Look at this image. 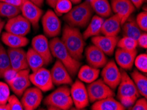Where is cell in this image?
<instances>
[{
	"mask_svg": "<svg viewBox=\"0 0 147 110\" xmlns=\"http://www.w3.org/2000/svg\"><path fill=\"white\" fill-rule=\"evenodd\" d=\"M61 40L73 58L78 61L82 59L85 41L79 28L65 24L62 30Z\"/></svg>",
	"mask_w": 147,
	"mask_h": 110,
	"instance_id": "cell-1",
	"label": "cell"
},
{
	"mask_svg": "<svg viewBox=\"0 0 147 110\" xmlns=\"http://www.w3.org/2000/svg\"><path fill=\"white\" fill-rule=\"evenodd\" d=\"M49 44L53 57L56 58L65 67L71 77H75L81 66L80 61L75 59L71 55L59 38H53L49 42Z\"/></svg>",
	"mask_w": 147,
	"mask_h": 110,
	"instance_id": "cell-2",
	"label": "cell"
},
{
	"mask_svg": "<svg viewBox=\"0 0 147 110\" xmlns=\"http://www.w3.org/2000/svg\"><path fill=\"white\" fill-rule=\"evenodd\" d=\"M121 80L118 85L117 100L125 107L129 108L139 98L140 94L134 82L126 71L121 69Z\"/></svg>",
	"mask_w": 147,
	"mask_h": 110,
	"instance_id": "cell-3",
	"label": "cell"
},
{
	"mask_svg": "<svg viewBox=\"0 0 147 110\" xmlns=\"http://www.w3.org/2000/svg\"><path fill=\"white\" fill-rule=\"evenodd\" d=\"M94 11L88 0L77 4L64 15L63 19L69 26L79 28H85L92 17Z\"/></svg>",
	"mask_w": 147,
	"mask_h": 110,
	"instance_id": "cell-4",
	"label": "cell"
},
{
	"mask_svg": "<svg viewBox=\"0 0 147 110\" xmlns=\"http://www.w3.org/2000/svg\"><path fill=\"white\" fill-rule=\"evenodd\" d=\"M44 105L48 109L67 110L72 107L73 103L70 88L67 85H61L45 98Z\"/></svg>",
	"mask_w": 147,
	"mask_h": 110,
	"instance_id": "cell-5",
	"label": "cell"
},
{
	"mask_svg": "<svg viewBox=\"0 0 147 110\" xmlns=\"http://www.w3.org/2000/svg\"><path fill=\"white\" fill-rule=\"evenodd\" d=\"M90 102L104 99L108 97H114L115 92L113 90L108 86L102 78L96 79L94 82L88 84L86 87Z\"/></svg>",
	"mask_w": 147,
	"mask_h": 110,
	"instance_id": "cell-6",
	"label": "cell"
},
{
	"mask_svg": "<svg viewBox=\"0 0 147 110\" xmlns=\"http://www.w3.org/2000/svg\"><path fill=\"white\" fill-rule=\"evenodd\" d=\"M42 24L46 36L55 38L61 34V22L52 10H48L42 16Z\"/></svg>",
	"mask_w": 147,
	"mask_h": 110,
	"instance_id": "cell-7",
	"label": "cell"
},
{
	"mask_svg": "<svg viewBox=\"0 0 147 110\" xmlns=\"http://www.w3.org/2000/svg\"><path fill=\"white\" fill-rule=\"evenodd\" d=\"M70 93L73 105H75L76 109H82L88 106L90 101L87 89L83 82L77 80L72 83L70 88Z\"/></svg>",
	"mask_w": 147,
	"mask_h": 110,
	"instance_id": "cell-8",
	"label": "cell"
},
{
	"mask_svg": "<svg viewBox=\"0 0 147 110\" xmlns=\"http://www.w3.org/2000/svg\"><path fill=\"white\" fill-rule=\"evenodd\" d=\"M101 72L102 79L112 90L116 89L121 80V71L117 66L116 63L110 60L103 67Z\"/></svg>",
	"mask_w": 147,
	"mask_h": 110,
	"instance_id": "cell-9",
	"label": "cell"
},
{
	"mask_svg": "<svg viewBox=\"0 0 147 110\" xmlns=\"http://www.w3.org/2000/svg\"><path fill=\"white\" fill-rule=\"evenodd\" d=\"M29 77L31 83L42 92L50 91L54 87L50 71L44 67L32 72Z\"/></svg>",
	"mask_w": 147,
	"mask_h": 110,
	"instance_id": "cell-10",
	"label": "cell"
},
{
	"mask_svg": "<svg viewBox=\"0 0 147 110\" xmlns=\"http://www.w3.org/2000/svg\"><path fill=\"white\" fill-rule=\"evenodd\" d=\"M4 28L6 32L25 36L30 32L31 24L23 15H19L9 19Z\"/></svg>",
	"mask_w": 147,
	"mask_h": 110,
	"instance_id": "cell-11",
	"label": "cell"
},
{
	"mask_svg": "<svg viewBox=\"0 0 147 110\" xmlns=\"http://www.w3.org/2000/svg\"><path fill=\"white\" fill-rule=\"evenodd\" d=\"M43 100L42 91L37 87L28 88L22 95L21 103L24 109L34 110L39 107Z\"/></svg>",
	"mask_w": 147,
	"mask_h": 110,
	"instance_id": "cell-12",
	"label": "cell"
},
{
	"mask_svg": "<svg viewBox=\"0 0 147 110\" xmlns=\"http://www.w3.org/2000/svg\"><path fill=\"white\" fill-rule=\"evenodd\" d=\"M20 8L22 15L30 22L31 25L34 28L38 27L39 21L43 15V11L41 8L32 2L26 0H23Z\"/></svg>",
	"mask_w": 147,
	"mask_h": 110,
	"instance_id": "cell-13",
	"label": "cell"
},
{
	"mask_svg": "<svg viewBox=\"0 0 147 110\" xmlns=\"http://www.w3.org/2000/svg\"><path fill=\"white\" fill-rule=\"evenodd\" d=\"M30 69H26L17 72L16 77L9 84L15 95L21 97L24 92L30 86Z\"/></svg>",
	"mask_w": 147,
	"mask_h": 110,
	"instance_id": "cell-14",
	"label": "cell"
},
{
	"mask_svg": "<svg viewBox=\"0 0 147 110\" xmlns=\"http://www.w3.org/2000/svg\"><path fill=\"white\" fill-rule=\"evenodd\" d=\"M32 48L42 57L45 65H48L52 63L53 56L50 51L49 42L46 36L39 34L35 36L32 40Z\"/></svg>",
	"mask_w": 147,
	"mask_h": 110,
	"instance_id": "cell-15",
	"label": "cell"
},
{
	"mask_svg": "<svg viewBox=\"0 0 147 110\" xmlns=\"http://www.w3.org/2000/svg\"><path fill=\"white\" fill-rule=\"evenodd\" d=\"M84 55L88 65L94 68H102L108 62L106 55L94 44L86 48Z\"/></svg>",
	"mask_w": 147,
	"mask_h": 110,
	"instance_id": "cell-16",
	"label": "cell"
},
{
	"mask_svg": "<svg viewBox=\"0 0 147 110\" xmlns=\"http://www.w3.org/2000/svg\"><path fill=\"white\" fill-rule=\"evenodd\" d=\"M53 84L56 86L61 85H71L73 83L72 77L69 73L65 67L57 60L53 65L50 71Z\"/></svg>",
	"mask_w": 147,
	"mask_h": 110,
	"instance_id": "cell-17",
	"label": "cell"
},
{
	"mask_svg": "<svg viewBox=\"0 0 147 110\" xmlns=\"http://www.w3.org/2000/svg\"><path fill=\"white\" fill-rule=\"evenodd\" d=\"M110 5L112 11L119 17L121 25L136 9L130 0H112Z\"/></svg>",
	"mask_w": 147,
	"mask_h": 110,
	"instance_id": "cell-18",
	"label": "cell"
},
{
	"mask_svg": "<svg viewBox=\"0 0 147 110\" xmlns=\"http://www.w3.org/2000/svg\"><path fill=\"white\" fill-rule=\"evenodd\" d=\"M119 39L118 36L98 35L92 37V42L106 55L111 56L114 53Z\"/></svg>",
	"mask_w": 147,
	"mask_h": 110,
	"instance_id": "cell-19",
	"label": "cell"
},
{
	"mask_svg": "<svg viewBox=\"0 0 147 110\" xmlns=\"http://www.w3.org/2000/svg\"><path fill=\"white\" fill-rule=\"evenodd\" d=\"M137 55V50L128 51L118 48L115 51V59L121 69L125 71H130L133 68Z\"/></svg>",
	"mask_w": 147,
	"mask_h": 110,
	"instance_id": "cell-20",
	"label": "cell"
},
{
	"mask_svg": "<svg viewBox=\"0 0 147 110\" xmlns=\"http://www.w3.org/2000/svg\"><path fill=\"white\" fill-rule=\"evenodd\" d=\"M121 19L117 15H110L104 20L101 28V34L108 36H117L121 30Z\"/></svg>",
	"mask_w": 147,
	"mask_h": 110,
	"instance_id": "cell-21",
	"label": "cell"
},
{
	"mask_svg": "<svg viewBox=\"0 0 147 110\" xmlns=\"http://www.w3.org/2000/svg\"><path fill=\"white\" fill-rule=\"evenodd\" d=\"M125 109L119 101L112 96L94 102L91 106L92 110H125Z\"/></svg>",
	"mask_w": 147,
	"mask_h": 110,
	"instance_id": "cell-22",
	"label": "cell"
},
{
	"mask_svg": "<svg viewBox=\"0 0 147 110\" xmlns=\"http://www.w3.org/2000/svg\"><path fill=\"white\" fill-rule=\"evenodd\" d=\"M104 21V18L98 15H96L92 16L88 25L86 26L87 27L82 34V36L84 40L88 39L90 37L98 36L101 34V28Z\"/></svg>",
	"mask_w": 147,
	"mask_h": 110,
	"instance_id": "cell-23",
	"label": "cell"
},
{
	"mask_svg": "<svg viewBox=\"0 0 147 110\" xmlns=\"http://www.w3.org/2000/svg\"><path fill=\"white\" fill-rule=\"evenodd\" d=\"M2 42L9 48H23L28 44V39L23 36L5 32L1 35Z\"/></svg>",
	"mask_w": 147,
	"mask_h": 110,
	"instance_id": "cell-24",
	"label": "cell"
},
{
	"mask_svg": "<svg viewBox=\"0 0 147 110\" xmlns=\"http://www.w3.org/2000/svg\"><path fill=\"white\" fill-rule=\"evenodd\" d=\"M100 71L99 69L94 68L88 65H82L80 67L77 73L79 80L83 82L90 83L98 79L100 75Z\"/></svg>",
	"mask_w": 147,
	"mask_h": 110,
	"instance_id": "cell-25",
	"label": "cell"
},
{
	"mask_svg": "<svg viewBox=\"0 0 147 110\" xmlns=\"http://www.w3.org/2000/svg\"><path fill=\"white\" fill-rule=\"evenodd\" d=\"M93 11L98 16L107 18L112 14V10L108 0H88Z\"/></svg>",
	"mask_w": 147,
	"mask_h": 110,
	"instance_id": "cell-26",
	"label": "cell"
},
{
	"mask_svg": "<svg viewBox=\"0 0 147 110\" xmlns=\"http://www.w3.org/2000/svg\"><path fill=\"white\" fill-rule=\"evenodd\" d=\"M121 26L125 36L132 38L136 40L142 32V31L137 25L135 19L131 17V15Z\"/></svg>",
	"mask_w": 147,
	"mask_h": 110,
	"instance_id": "cell-27",
	"label": "cell"
},
{
	"mask_svg": "<svg viewBox=\"0 0 147 110\" xmlns=\"http://www.w3.org/2000/svg\"><path fill=\"white\" fill-rule=\"evenodd\" d=\"M131 78L134 82L140 95L147 98V78L137 69H135L131 73Z\"/></svg>",
	"mask_w": 147,
	"mask_h": 110,
	"instance_id": "cell-28",
	"label": "cell"
},
{
	"mask_svg": "<svg viewBox=\"0 0 147 110\" xmlns=\"http://www.w3.org/2000/svg\"><path fill=\"white\" fill-rule=\"evenodd\" d=\"M26 61L28 67L32 72L38 70L45 65L44 59L32 48H30L26 52Z\"/></svg>",
	"mask_w": 147,
	"mask_h": 110,
	"instance_id": "cell-29",
	"label": "cell"
},
{
	"mask_svg": "<svg viewBox=\"0 0 147 110\" xmlns=\"http://www.w3.org/2000/svg\"><path fill=\"white\" fill-rule=\"evenodd\" d=\"M21 13L20 7L0 1V16L11 19Z\"/></svg>",
	"mask_w": 147,
	"mask_h": 110,
	"instance_id": "cell-30",
	"label": "cell"
},
{
	"mask_svg": "<svg viewBox=\"0 0 147 110\" xmlns=\"http://www.w3.org/2000/svg\"><path fill=\"white\" fill-rule=\"evenodd\" d=\"M10 68V60L7 54V51L0 44V78H3L4 73Z\"/></svg>",
	"mask_w": 147,
	"mask_h": 110,
	"instance_id": "cell-31",
	"label": "cell"
},
{
	"mask_svg": "<svg viewBox=\"0 0 147 110\" xmlns=\"http://www.w3.org/2000/svg\"><path fill=\"white\" fill-rule=\"evenodd\" d=\"M137 46V40L127 36H124L122 38L119 39L117 44L118 48L128 51L135 50Z\"/></svg>",
	"mask_w": 147,
	"mask_h": 110,
	"instance_id": "cell-32",
	"label": "cell"
},
{
	"mask_svg": "<svg viewBox=\"0 0 147 110\" xmlns=\"http://www.w3.org/2000/svg\"><path fill=\"white\" fill-rule=\"evenodd\" d=\"M72 4L69 0H58L53 8L55 13L57 15L66 14L72 9Z\"/></svg>",
	"mask_w": 147,
	"mask_h": 110,
	"instance_id": "cell-33",
	"label": "cell"
},
{
	"mask_svg": "<svg viewBox=\"0 0 147 110\" xmlns=\"http://www.w3.org/2000/svg\"><path fill=\"white\" fill-rule=\"evenodd\" d=\"M7 51L10 61L14 59L26 61V52L22 48H9Z\"/></svg>",
	"mask_w": 147,
	"mask_h": 110,
	"instance_id": "cell-34",
	"label": "cell"
},
{
	"mask_svg": "<svg viewBox=\"0 0 147 110\" xmlns=\"http://www.w3.org/2000/svg\"><path fill=\"white\" fill-rule=\"evenodd\" d=\"M134 64L138 71L143 73L147 72V55L146 53H141L136 56Z\"/></svg>",
	"mask_w": 147,
	"mask_h": 110,
	"instance_id": "cell-35",
	"label": "cell"
},
{
	"mask_svg": "<svg viewBox=\"0 0 147 110\" xmlns=\"http://www.w3.org/2000/svg\"><path fill=\"white\" fill-rule=\"evenodd\" d=\"M9 96V86L5 82H0V104H7Z\"/></svg>",
	"mask_w": 147,
	"mask_h": 110,
	"instance_id": "cell-36",
	"label": "cell"
},
{
	"mask_svg": "<svg viewBox=\"0 0 147 110\" xmlns=\"http://www.w3.org/2000/svg\"><path fill=\"white\" fill-rule=\"evenodd\" d=\"M135 21L142 32L147 31V13L146 11H142L137 15Z\"/></svg>",
	"mask_w": 147,
	"mask_h": 110,
	"instance_id": "cell-37",
	"label": "cell"
},
{
	"mask_svg": "<svg viewBox=\"0 0 147 110\" xmlns=\"http://www.w3.org/2000/svg\"><path fill=\"white\" fill-rule=\"evenodd\" d=\"M7 104L10 107V110H23L24 109L21 102L15 95H11L9 98Z\"/></svg>",
	"mask_w": 147,
	"mask_h": 110,
	"instance_id": "cell-38",
	"label": "cell"
},
{
	"mask_svg": "<svg viewBox=\"0 0 147 110\" xmlns=\"http://www.w3.org/2000/svg\"><path fill=\"white\" fill-rule=\"evenodd\" d=\"M10 64L11 67L17 72L29 68V67H28V63L26 61L14 59L10 61Z\"/></svg>",
	"mask_w": 147,
	"mask_h": 110,
	"instance_id": "cell-39",
	"label": "cell"
},
{
	"mask_svg": "<svg viewBox=\"0 0 147 110\" xmlns=\"http://www.w3.org/2000/svg\"><path fill=\"white\" fill-rule=\"evenodd\" d=\"M132 110H146L147 109V100L146 98H142L137 99L134 104L129 107Z\"/></svg>",
	"mask_w": 147,
	"mask_h": 110,
	"instance_id": "cell-40",
	"label": "cell"
},
{
	"mask_svg": "<svg viewBox=\"0 0 147 110\" xmlns=\"http://www.w3.org/2000/svg\"><path fill=\"white\" fill-rule=\"evenodd\" d=\"M17 73V71L14 70V69H13L11 67L10 69H9L8 70H7L5 73H4L3 78H4L5 82L7 83L8 85L12 82V80L14 79L15 77H16Z\"/></svg>",
	"mask_w": 147,
	"mask_h": 110,
	"instance_id": "cell-41",
	"label": "cell"
},
{
	"mask_svg": "<svg viewBox=\"0 0 147 110\" xmlns=\"http://www.w3.org/2000/svg\"><path fill=\"white\" fill-rule=\"evenodd\" d=\"M137 45L141 48L146 49L147 48V34L146 32H142L137 40Z\"/></svg>",
	"mask_w": 147,
	"mask_h": 110,
	"instance_id": "cell-42",
	"label": "cell"
},
{
	"mask_svg": "<svg viewBox=\"0 0 147 110\" xmlns=\"http://www.w3.org/2000/svg\"><path fill=\"white\" fill-rule=\"evenodd\" d=\"M0 1L20 7L21 5V4L23 3V0H0Z\"/></svg>",
	"mask_w": 147,
	"mask_h": 110,
	"instance_id": "cell-43",
	"label": "cell"
},
{
	"mask_svg": "<svg viewBox=\"0 0 147 110\" xmlns=\"http://www.w3.org/2000/svg\"><path fill=\"white\" fill-rule=\"evenodd\" d=\"M130 1L132 2V3L134 5L136 9L141 8V7L144 2V0H130Z\"/></svg>",
	"mask_w": 147,
	"mask_h": 110,
	"instance_id": "cell-44",
	"label": "cell"
},
{
	"mask_svg": "<svg viewBox=\"0 0 147 110\" xmlns=\"http://www.w3.org/2000/svg\"><path fill=\"white\" fill-rule=\"evenodd\" d=\"M26 1H28L30 2H32V3L35 4V5H36L37 6H38V7H41L43 5L44 0H26Z\"/></svg>",
	"mask_w": 147,
	"mask_h": 110,
	"instance_id": "cell-45",
	"label": "cell"
},
{
	"mask_svg": "<svg viewBox=\"0 0 147 110\" xmlns=\"http://www.w3.org/2000/svg\"><path fill=\"white\" fill-rule=\"evenodd\" d=\"M58 0H46V3L48 5L52 8H54L55 3Z\"/></svg>",
	"mask_w": 147,
	"mask_h": 110,
	"instance_id": "cell-46",
	"label": "cell"
},
{
	"mask_svg": "<svg viewBox=\"0 0 147 110\" xmlns=\"http://www.w3.org/2000/svg\"><path fill=\"white\" fill-rule=\"evenodd\" d=\"M0 110H10V107L7 103V104H0Z\"/></svg>",
	"mask_w": 147,
	"mask_h": 110,
	"instance_id": "cell-47",
	"label": "cell"
},
{
	"mask_svg": "<svg viewBox=\"0 0 147 110\" xmlns=\"http://www.w3.org/2000/svg\"><path fill=\"white\" fill-rule=\"evenodd\" d=\"M5 21H1L0 22V34H1V32L2 30H3V28H4V26H5Z\"/></svg>",
	"mask_w": 147,
	"mask_h": 110,
	"instance_id": "cell-48",
	"label": "cell"
},
{
	"mask_svg": "<svg viewBox=\"0 0 147 110\" xmlns=\"http://www.w3.org/2000/svg\"><path fill=\"white\" fill-rule=\"evenodd\" d=\"M73 4H79L81 2L82 0H69Z\"/></svg>",
	"mask_w": 147,
	"mask_h": 110,
	"instance_id": "cell-49",
	"label": "cell"
},
{
	"mask_svg": "<svg viewBox=\"0 0 147 110\" xmlns=\"http://www.w3.org/2000/svg\"><path fill=\"white\" fill-rule=\"evenodd\" d=\"M1 18H0V22H1Z\"/></svg>",
	"mask_w": 147,
	"mask_h": 110,
	"instance_id": "cell-50",
	"label": "cell"
},
{
	"mask_svg": "<svg viewBox=\"0 0 147 110\" xmlns=\"http://www.w3.org/2000/svg\"><path fill=\"white\" fill-rule=\"evenodd\" d=\"M146 0H144V2H146Z\"/></svg>",
	"mask_w": 147,
	"mask_h": 110,
	"instance_id": "cell-51",
	"label": "cell"
}]
</instances>
